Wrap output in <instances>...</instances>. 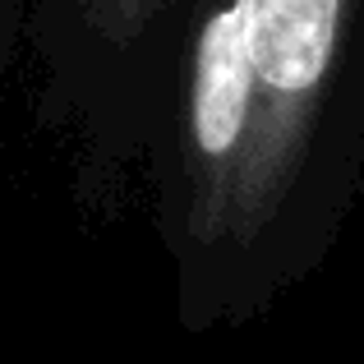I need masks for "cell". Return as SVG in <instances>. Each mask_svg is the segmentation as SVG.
Here are the masks:
<instances>
[{
	"label": "cell",
	"instance_id": "obj_1",
	"mask_svg": "<svg viewBox=\"0 0 364 364\" xmlns=\"http://www.w3.org/2000/svg\"><path fill=\"white\" fill-rule=\"evenodd\" d=\"M364 55V0H203L185 37L161 161V231L198 323L240 295L300 198Z\"/></svg>",
	"mask_w": 364,
	"mask_h": 364
}]
</instances>
